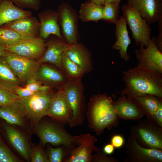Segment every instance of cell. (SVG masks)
<instances>
[{
	"label": "cell",
	"mask_w": 162,
	"mask_h": 162,
	"mask_svg": "<svg viewBox=\"0 0 162 162\" xmlns=\"http://www.w3.org/2000/svg\"><path fill=\"white\" fill-rule=\"evenodd\" d=\"M79 143V146L71 150L64 162H92V153L99 149L95 145L97 141L95 136L89 134L74 136Z\"/></svg>",
	"instance_id": "obj_10"
},
{
	"label": "cell",
	"mask_w": 162,
	"mask_h": 162,
	"mask_svg": "<svg viewBox=\"0 0 162 162\" xmlns=\"http://www.w3.org/2000/svg\"><path fill=\"white\" fill-rule=\"evenodd\" d=\"M123 17L132 32V36L137 46L146 47L151 39L152 28L139 12L127 4L122 7Z\"/></svg>",
	"instance_id": "obj_5"
},
{
	"label": "cell",
	"mask_w": 162,
	"mask_h": 162,
	"mask_svg": "<svg viewBox=\"0 0 162 162\" xmlns=\"http://www.w3.org/2000/svg\"><path fill=\"white\" fill-rule=\"evenodd\" d=\"M30 160L32 162H49L47 154L41 144L32 148Z\"/></svg>",
	"instance_id": "obj_35"
},
{
	"label": "cell",
	"mask_w": 162,
	"mask_h": 162,
	"mask_svg": "<svg viewBox=\"0 0 162 162\" xmlns=\"http://www.w3.org/2000/svg\"><path fill=\"white\" fill-rule=\"evenodd\" d=\"M39 38L25 36L3 26H0V45L4 47L20 42L35 40Z\"/></svg>",
	"instance_id": "obj_29"
},
{
	"label": "cell",
	"mask_w": 162,
	"mask_h": 162,
	"mask_svg": "<svg viewBox=\"0 0 162 162\" xmlns=\"http://www.w3.org/2000/svg\"><path fill=\"white\" fill-rule=\"evenodd\" d=\"M115 24V34L116 40L112 46V49L118 50L120 58L127 61L130 58L128 54L127 49L131 42L128 35L126 22L122 16Z\"/></svg>",
	"instance_id": "obj_20"
},
{
	"label": "cell",
	"mask_w": 162,
	"mask_h": 162,
	"mask_svg": "<svg viewBox=\"0 0 162 162\" xmlns=\"http://www.w3.org/2000/svg\"><path fill=\"white\" fill-rule=\"evenodd\" d=\"M40 26L39 31V37L44 39L47 38L52 34L58 38L62 36L58 23V15L57 11L51 10H45L39 15Z\"/></svg>",
	"instance_id": "obj_17"
},
{
	"label": "cell",
	"mask_w": 162,
	"mask_h": 162,
	"mask_svg": "<svg viewBox=\"0 0 162 162\" xmlns=\"http://www.w3.org/2000/svg\"><path fill=\"white\" fill-rule=\"evenodd\" d=\"M42 84L60 88L69 81L61 70L51 66L41 64L34 78Z\"/></svg>",
	"instance_id": "obj_16"
},
{
	"label": "cell",
	"mask_w": 162,
	"mask_h": 162,
	"mask_svg": "<svg viewBox=\"0 0 162 162\" xmlns=\"http://www.w3.org/2000/svg\"><path fill=\"white\" fill-rule=\"evenodd\" d=\"M104 6L97 4L90 1L82 4L79 11V17L83 22H98L102 20Z\"/></svg>",
	"instance_id": "obj_27"
},
{
	"label": "cell",
	"mask_w": 162,
	"mask_h": 162,
	"mask_svg": "<svg viewBox=\"0 0 162 162\" xmlns=\"http://www.w3.org/2000/svg\"><path fill=\"white\" fill-rule=\"evenodd\" d=\"M161 130L148 124H140L133 130L132 136L145 148L161 150L162 138Z\"/></svg>",
	"instance_id": "obj_13"
},
{
	"label": "cell",
	"mask_w": 162,
	"mask_h": 162,
	"mask_svg": "<svg viewBox=\"0 0 162 162\" xmlns=\"http://www.w3.org/2000/svg\"><path fill=\"white\" fill-rule=\"evenodd\" d=\"M3 26L25 36L39 37L38 35L40 22L31 15L20 18Z\"/></svg>",
	"instance_id": "obj_22"
},
{
	"label": "cell",
	"mask_w": 162,
	"mask_h": 162,
	"mask_svg": "<svg viewBox=\"0 0 162 162\" xmlns=\"http://www.w3.org/2000/svg\"><path fill=\"white\" fill-rule=\"evenodd\" d=\"M90 1L97 4L103 6L104 4L105 0H90Z\"/></svg>",
	"instance_id": "obj_44"
},
{
	"label": "cell",
	"mask_w": 162,
	"mask_h": 162,
	"mask_svg": "<svg viewBox=\"0 0 162 162\" xmlns=\"http://www.w3.org/2000/svg\"><path fill=\"white\" fill-rule=\"evenodd\" d=\"M24 87L28 90L34 92L49 90L52 88L51 86L42 84L34 78L30 80Z\"/></svg>",
	"instance_id": "obj_37"
},
{
	"label": "cell",
	"mask_w": 162,
	"mask_h": 162,
	"mask_svg": "<svg viewBox=\"0 0 162 162\" xmlns=\"http://www.w3.org/2000/svg\"><path fill=\"white\" fill-rule=\"evenodd\" d=\"M128 144V151L131 159L141 162H162V152L160 150L142 146L133 137Z\"/></svg>",
	"instance_id": "obj_19"
},
{
	"label": "cell",
	"mask_w": 162,
	"mask_h": 162,
	"mask_svg": "<svg viewBox=\"0 0 162 162\" xmlns=\"http://www.w3.org/2000/svg\"><path fill=\"white\" fill-rule=\"evenodd\" d=\"M61 70L69 81L81 80L85 74L80 67L68 57L65 52L62 57Z\"/></svg>",
	"instance_id": "obj_30"
},
{
	"label": "cell",
	"mask_w": 162,
	"mask_h": 162,
	"mask_svg": "<svg viewBox=\"0 0 162 162\" xmlns=\"http://www.w3.org/2000/svg\"><path fill=\"white\" fill-rule=\"evenodd\" d=\"M5 51V48L3 46L0 45V58L1 57Z\"/></svg>",
	"instance_id": "obj_45"
},
{
	"label": "cell",
	"mask_w": 162,
	"mask_h": 162,
	"mask_svg": "<svg viewBox=\"0 0 162 162\" xmlns=\"http://www.w3.org/2000/svg\"><path fill=\"white\" fill-rule=\"evenodd\" d=\"M125 87L121 93L130 99L145 94L162 98V73L137 66L122 72Z\"/></svg>",
	"instance_id": "obj_1"
},
{
	"label": "cell",
	"mask_w": 162,
	"mask_h": 162,
	"mask_svg": "<svg viewBox=\"0 0 162 162\" xmlns=\"http://www.w3.org/2000/svg\"><path fill=\"white\" fill-rule=\"evenodd\" d=\"M94 154L92 155V162H114L116 160L107 156L103 150L99 149Z\"/></svg>",
	"instance_id": "obj_38"
},
{
	"label": "cell",
	"mask_w": 162,
	"mask_h": 162,
	"mask_svg": "<svg viewBox=\"0 0 162 162\" xmlns=\"http://www.w3.org/2000/svg\"><path fill=\"white\" fill-rule=\"evenodd\" d=\"M124 140L123 137L120 135L113 136L111 140V143L114 147L119 148L122 146Z\"/></svg>",
	"instance_id": "obj_40"
},
{
	"label": "cell",
	"mask_w": 162,
	"mask_h": 162,
	"mask_svg": "<svg viewBox=\"0 0 162 162\" xmlns=\"http://www.w3.org/2000/svg\"><path fill=\"white\" fill-rule=\"evenodd\" d=\"M68 45L62 39L51 40L46 43V48L43 56L38 60L41 64L46 63L53 64L61 70L63 54Z\"/></svg>",
	"instance_id": "obj_18"
},
{
	"label": "cell",
	"mask_w": 162,
	"mask_h": 162,
	"mask_svg": "<svg viewBox=\"0 0 162 162\" xmlns=\"http://www.w3.org/2000/svg\"><path fill=\"white\" fill-rule=\"evenodd\" d=\"M26 117L25 112L17 100L8 105L0 107V117L9 124L23 128Z\"/></svg>",
	"instance_id": "obj_24"
},
{
	"label": "cell",
	"mask_w": 162,
	"mask_h": 162,
	"mask_svg": "<svg viewBox=\"0 0 162 162\" xmlns=\"http://www.w3.org/2000/svg\"><path fill=\"white\" fill-rule=\"evenodd\" d=\"M114 150V147L111 144H107L104 147L103 151L106 154H112Z\"/></svg>",
	"instance_id": "obj_43"
},
{
	"label": "cell",
	"mask_w": 162,
	"mask_h": 162,
	"mask_svg": "<svg viewBox=\"0 0 162 162\" xmlns=\"http://www.w3.org/2000/svg\"><path fill=\"white\" fill-rule=\"evenodd\" d=\"M19 8H27L37 10L40 7V0H9Z\"/></svg>",
	"instance_id": "obj_36"
},
{
	"label": "cell",
	"mask_w": 162,
	"mask_h": 162,
	"mask_svg": "<svg viewBox=\"0 0 162 162\" xmlns=\"http://www.w3.org/2000/svg\"><path fill=\"white\" fill-rule=\"evenodd\" d=\"M60 88L65 93L73 112L69 126L74 128L81 125L85 121L87 110L81 80L69 81Z\"/></svg>",
	"instance_id": "obj_4"
},
{
	"label": "cell",
	"mask_w": 162,
	"mask_h": 162,
	"mask_svg": "<svg viewBox=\"0 0 162 162\" xmlns=\"http://www.w3.org/2000/svg\"><path fill=\"white\" fill-rule=\"evenodd\" d=\"M120 2L105 3L102 20L115 24L119 18V13Z\"/></svg>",
	"instance_id": "obj_31"
},
{
	"label": "cell",
	"mask_w": 162,
	"mask_h": 162,
	"mask_svg": "<svg viewBox=\"0 0 162 162\" xmlns=\"http://www.w3.org/2000/svg\"><path fill=\"white\" fill-rule=\"evenodd\" d=\"M159 34L155 38V44L158 49L162 52V24L159 23L158 25Z\"/></svg>",
	"instance_id": "obj_41"
},
{
	"label": "cell",
	"mask_w": 162,
	"mask_h": 162,
	"mask_svg": "<svg viewBox=\"0 0 162 162\" xmlns=\"http://www.w3.org/2000/svg\"><path fill=\"white\" fill-rule=\"evenodd\" d=\"M86 117L88 127L97 135L106 128L111 129L118 123L114 102L106 94L96 95L90 98Z\"/></svg>",
	"instance_id": "obj_2"
},
{
	"label": "cell",
	"mask_w": 162,
	"mask_h": 162,
	"mask_svg": "<svg viewBox=\"0 0 162 162\" xmlns=\"http://www.w3.org/2000/svg\"><path fill=\"white\" fill-rule=\"evenodd\" d=\"M121 0H105V3H112L117 2H120Z\"/></svg>",
	"instance_id": "obj_46"
},
{
	"label": "cell",
	"mask_w": 162,
	"mask_h": 162,
	"mask_svg": "<svg viewBox=\"0 0 162 162\" xmlns=\"http://www.w3.org/2000/svg\"><path fill=\"white\" fill-rule=\"evenodd\" d=\"M73 112L64 91L60 88L55 93L49 103L46 116L62 124H69Z\"/></svg>",
	"instance_id": "obj_9"
},
{
	"label": "cell",
	"mask_w": 162,
	"mask_h": 162,
	"mask_svg": "<svg viewBox=\"0 0 162 162\" xmlns=\"http://www.w3.org/2000/svg\"><path fill=\"white\" fill-rule=\"evenodd\" d=\"M68 57L78 65L85 73L92 68L90 52L83 45L78 42L68 44L65 51Z\"/></svg>",
	"instance_id": "obj_21"
},
{
	"label": "cell",
	"mask_w": 162,
	"mask_h": 162,
	"mask_svg": "<svg viewBox=\"0 0 162 162\" xmlns=\"http://www.w3.org/2000/svg\"><path fill=\"white\" fill-rule=\"evenodd\" d=\"M2 57L7 63L21 83L25 84L34 78L41 64L38 60L6 51Z\"/></svg>",
	"instance_id": "obj_7"
},
{
	"label": "cell",
	"mask_w": 162,
	"mask_h": 162,
	"mask_svg": "<svg viewBox=\"0 0 162 162\" xmlns=\"http://www.w3.org/2000/svg\"><path fill=\"white\" fill-rule=\"evenodd\" d=\"M131 99L144 114L156 122L154 115L162 98L152 94H145L136 96Z\"/></svg>",
	"instance_id": "obj_26"
},
{
	"label": "cell",
	"mask_w": 162,
	"mask_h": 162,
	"mask_svg": "<svg viewBox=\"0 0 162 162\" xmlns=\"http://www.w3.org/2000/svg\"><path fill=\"white\" fill-rule=\"evenodd\" d=\"M2 0H0V3H1V1H2Z\"/></svg>",
	"instance_id": "obj_47"
},
{
	"label": "cell",
	"mask_w": 162,
	"mask_h": 162,
	"mask_svg": "<svg viewBox=\"0 0 162 162\" xmlns=\"http://www.w3.org/2000/svg\"><path fill=\"white\" fill-rule=\"evenodd\" d=\"M70 150L65 146L54 148L49 146L48 147V157L49 162H61L64 157L69 154Z\"/></svg>",
	"instance_id": "obj_32"
},
{
	"label": "cell",
	"mask_w": 162,
	"mask_h": 162,
	"mask_svg": "<svg viewBox=\"0 0 162 162\" xmlns=\"http://www.w3.org/2000/svg\"><path fill=\"white\" fill-rule=\"evenodd\" d=\"M31 15L30 11L21 9L9 0H2L0 3V26Z\"/></svg>",
	"instance_id": "obj_25"
},
{
	"label": "cell",
	"mask_w": 162,
	"mask_h": 162,
	"mask_svg": "<svg viewBox=\"0 0 162 162\" xmlns=\"http://www.w3.org/2000/svg\"><path fill=\"white\" fill-rule=\"evenodd\" d=\"M21 160L9 149L0 136V162H19Z\"/></svg>",
	"instance_id": "obj_34"
},
{
	"label": "cell",
	"mask_w": 162,
	"mask_h": 162,
	"mask_svg": "<svg viewBox=\"0 0 162 162\" xmlns=\"http://www.w3.org/2000/svg\"><path fill=\"white\" fill-rule=\"evenodd\" d=\"M2 126L12 146L26 160H31L32 148L24 135L7 123H3Z\"/></svg>",
	"instance_id": "obj_15"
},
{
	"label": "cell",
	"mask_w": 162,
	"mask_h": 162,
	"mask_svg": "<svg viewBox=\"0 0 162 162\" xmlns=\"http://www.w3.org/2000/svg\"><path fill=\"white\" fill-rule=\"evenodd\" d=\"M63 125L49 119L38 123L35 130L42 146L50 143L55 146H64L71 151L79 145L74 136L68 132Z\"/></svg>",
	"instance_id": "obj_3"
},
{
	"label": "cell",
	"mask_w": 162,
	"mask_h": 162,
	"mask_svg": "<svg viewBox=\"0 0 162 162\" xmlns=\"http://www.w3.org/2000/svg\"><path fill=\"white\" fill-rule=\"evenodd\" d=\"M54 93L50 89L37 92L29 97L19 98L17 101L27 117L38 122L46 116L49 103Z\"/></svg>",
	"instance_id": "obj_6"
},
{
	"label": "cell",
	"mask_w": 162,
	"mask_h": 162,
	"mask_svg": "<svg viewBox=\"0 0 162 162\" xmlns=\"http://www.w3.org/2000/svg\"><path fill=\"white\" fill-rule=\"evenodd\" d=\"M19 98L13 91L0 84V107L8 105Z\"/></svg>",
	"instance_id": "obj_33"
},
{
	"label": "cell",
	"mask_w": 162,
	"mask_h": 162,
	"mask_svg": "<svg viewBox=\"0 0 162 162\" xmlns=\"http://www.w3.org/2000/svg\"><path fill=\"white\" fill-rule=\"evenodd\" d=\"M155 38H151L147 46H140V48L134 51L137 66L162 73V52L155 44Z\"/></svg>",
	"instance_id": "obj_11"
},
{
	"label": "cell",
	"mask_w": 162,
	"mask_h": 162,
	"mask_svg": "<svg viewBox=\"0 0 162 162\" xmlns=\"http://www.w3.org/2000/svg\"><path fill=\"white\" fill-rule=\"evenodd\" d=\"M127 4L139 12L149 24L162 20V0H128Z\"/></svg>",
	"instance_id": "obj_14"
},
{
	"label": "cell",
	"mask_w": 162,
	"mask_h": 162,
	"mask_svg": "<svg viewBox=\"0 0 162 162\" xmlns=\"http://www.w3.org/2000/svg\"><path fill=\"white\" fill-rule=\"evenodd\" d=\"M114 106L118 118L125 120L138 119L144 115L133 100L124 96L114 102Z\"/></svg>",
	"instance_id": "obj_23"
},
{
	"label": "cell",
	"mask_w": 162,
	"mask_h": 162,
	"mask_svg": "<svg viewBox=\"0 0 162 162\" xmlns=\"http://www.w3.org/2000/svg\"><path fill=\"white\" fill-rule=\"evenodd\" d=\"M155 117L156 122L158 125L160 127L162 126V102L161 101L158 105V109L156 112L155 115Z\"/></svg>",
	"instance_id": "obj_42"
},
{
	"label": "cell",
	"mask_w": 162,
	"mask_h": 162,
	"mask_svg": "<svg viewBox=\"0 0 162 162\" xmlns=\"http://www.w3.org/2000/svg\"><path fill=\"white\" fill-rule=\"evenodd\" d=\"M5 51L32 60H38L46 48L44 39L39 38L30 41H23L4 47Z\"/></svg>",
	"instance_id": "obj_12"
},
{
	"label": "cell",
	"mask_w": 162,
	"mask_h": 162,
	"mask_svg": "<svg viewBox=\"0 0 162 162\" xmlns=\"http://www.w3.org/2000/svg\"><path fill=\"white\" fill-rule=\"evenodd\" d=\"M14 92L19 98L29 97L36 93L28 90L24 87H22L20 86H18L14 88Z\"/></svg>",
	"instance_id": "obj_39"
},
{
	"label": "cell",
	"mask_w": 162,
	"mask_h": 162,
	"mask_svg": "<svg viewBox=\"0 0 162 162\" xmlns=\"http://www.w3.org/2000/svg\"><path fill=\"white\" fill-rule=\"evenodd\" d=\"M58 19L62 33L68 44L77 43L78 18L74 9L68 3H63L58 8Z\"/></svg>",
	"instance_id": "obj_8"
},
{
	"label": "cell",
	"mask_w": 162,
	"mask_h": 162,
	"mask_svg": "<svg viewBox=\"0 0 162 162\" xmlns=\"http://www.w3.org/2000/svg\"><path fill=\"white\" fill-rule=\"evenodd\" d=\"M21 83L6 62L0 58V84L14 92V88Z\"/></svg>",
	"instance_id": "obj_28"
}]
</instances>
